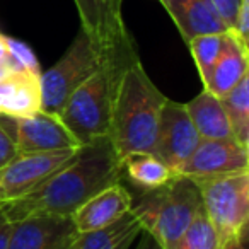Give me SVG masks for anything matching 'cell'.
I'll return each instance as SVG.
<instances>
[{"label": "cell", "mask_w": 249, "mask_h": 249, "mask_svg": "<svg viewBox=\"0 0 249 249\" xmlns=\"http://www.w3.org/2000/svg\"><path fill=\"white\" fill-rule=\"evenodd\" d=\"M123 178L121 157L109 137L80 145L75 157L45 181L38 190L2 203L12 222L35 213L72 215L89 198Z\"/></svg>", "instance_id": "cell-1"}, {"label": "cell", "mask_w": 249, "mask_h": 249, "mask_svg": "<svg viewBox=\"0 0 249 249\" xmlns=\"http://www.w3.org/2000/svg\"><path fill=\"white\" fill-rule=\"evenodd\" d=\"M167 97L154 86L140 60L128 63L118 80L109 140L118 156L154 152L160 109Z\"/></svg>", "instance_id": "cell-2"}, {"label": "cell", "mask_w": 249, "mask_h": 249, "mask_svg": "<svg viewBox=\"0 0 249 249\" xmlns=\"http://www.w3.org/2000/svg\"><path fill=\"white\" fill-rule=\"evenodd\" d=\"M201 208V196L195 179L179 174L164 186L142 191L139 201L132 203V212L142 229L162 249H174Z\"/></svg>", "instance_id": "cell-3"}, {"label": "cell", "mask_w": 249, "mask_h": 249, "mask_svg": "<svg viewBox=\"0 0 249 249\" xmlns=\"http://www.w3.org/2000/svg\"><path fill=\"white\" fill-rule=\"evenodd\" d=\"M126 65L128 63L106 60L94 75L73 90L56 114L80 145L109 137L114 94Z\"/></svg>", "instance_id": "cell-4"}, {"label": "cell", "mask_w": 249, "mask_h": 249, "mask_svg": "<svg viewBox=\"0 0 249 249\" xmlns=\"http://www.w3.org/2000/svg\"><path fill=\"white\" fill-rule=\"evenodd\" d=\"M201 207L217 232L220 249L244 248L249 218V171L193 178Z\"/></svg>", "instance_id": "cell-5"}, {"label": "cell", "mask_w": 249, "mask_h": 249, "mask_svg": "<svg viewBox=\"0 0 249 249\" xmlns=\"http://www.w3.org/2000/svg\"><path fill=\"white\" fill-rule=\"evenodd\" d=\"M106 58L80 28L62 58L39 75L41 111L58 114L72 92L103 67Z\"/></svg>", "instance_id": "cell-6"}, {"label": "cell", "mask_w": 249, "mask_h": 249, "mask_svg": "<svg viewBox=\"0 0 249 249\" xmlns=\"http://www.w3.org/2000/svg\"><path fill=\"white\" fill-rule=\"evenodd\" d=\"M2 128L9 133L18 154H45L79 149L80 143L56 114L38 111L33 116H0Z\"/></svg>", "instance_id": "cell-7"}, {"label": "cell", "mask_w": 249, "mask_h": 249, "mask_svg": "<svg viewBox=\"0 0 249 249\" xmlns=\"http://www.w3.org/2000/svg\"><path fill=\"white\" fill-rule=\"evenodd\" d=\"M79 149L45 154H22L0 169V205L38 190L48 178L75 157Z\"/></svg>", "instance_id": "cell-8"}, {"label": "cell", "mask_w": 249, "mask_h": 249, "mask_svg": "<svg viewBox=\"0 0 249 249\" xmlns=\"http://www.w3.org/2000/svg\"><path fill=\"white\" fill-rule=\"evenodd\" d=\"M200 140L184 104L167 99L160 109L152 156L162 160L178 174L179 167L198 147Z\"/></svg>", "instance_id": "cell-9"}, {"label": "cell", "mask_w": 249, "mask_h": 249, "mask_svg": "<svg viewBox=\"0 0 249 249\" xmlns=\"http://www.w3.org/2000/svg\"><path fill=\"white\" fill-rule=\"evenodd\" d=\"M82 29L106 60L130 63L137 60L132 39L123 22L113 19L107 0H73Z\"/></svg>", "instance_id": "cell-10"}, {"label": "cell", "mask_w": 249, "mask_h": 249, "mask_svg": "<svg viewBox=\"0 0 249 249\" xmlns=\"http://www.w3.org/2000/svg\"><path fill=\"white\" fill-rule=\"evenodd\" d=\"M77 234L70 215H28L14 222L7 249H69Z\"/></svg>", "instance_id": "cell-11"}, {"label": "cell", "mask_w": 249, "mask_h": 249, "mask_svg": "<svg viewBox=\"0 0 249 249\" xmlns=\"http://www.w3.org/2000/svg\"><path fill=\"white\" fill-rule=\"evenodd\" d=\"M249 166V149L235 139L200 140L178 174L186 178H208L237 173Z\"/></svg>", "instance_id": "cell-12"}, {"label": "cell", "mask_w": 249, "mask_h": 249, "mask_svg": "<svg viewBox=\"0 0 249 249\" xmlns=\"http://www.w3.org/2000/svg\"><path fill=\"white\" fill-rule=\"evenodd\" d=\"M132 203L133 198L130 191L121 183H114L80 205L70 218L77 232L97 231L114 224L128 213L132 210Z\"/></svg>", "instance_id": "cell-13"}, {"label": "cell", "mask_w": 249, "mask_h": 249, "mask_svg": "<svg viewBox=\"0 0 249 249\" xmlns=\"http://www.w3.org/2000/svg\"><path fill=\"white\" fill-rule=\"evenodd\" d=\"M159 2L169 12L186 43H190L196 36L229 31L224 21L208 4V0H159Z\"/></svg>", "instance_id": "cell-14"}, {"label": "cell", "mask_w": 249, "mask_h": 249, "mask_svg": "<svg viewBox=\"0 0 249 249\" xmlns=\"http://www.w3.org/2000/svg\"><path fill=\"white\" fill-rule=\"evenodd\" d=\"M41 73L11 72L0 80V116L26 118L41 111Z\"/></svg>", "instance_id": "cell-15"}, {"label": "cell", "mask_w": 249, "mask_h": 249, "mask_svg": "<svg viewBox=\"0 0 249 249\" xmlns=\"http://www.w3.org/2000/svg\"><path fill=\"white\" fill-rule=\"evenodd\" d=\"M248 58L249 50L235 38L234 33L227 31L222 52L212 69L205 89L215 97L222 99L237 86L242 77L248 75Z\"/></svg>", "instance_id": "cell-16"}, {"label": "cell", "mask_w": 249, "mask_h": 249, "mask_svg": "<svg viewBox=\"0 0 249 249\" xmlns=\"http://www.w3.org/2000/svg\"><path fill=\"white\" fill-rule=\"evenodd\" d=\"M184 107L201 140L234 139L227 113L220 99L210 94L207 89H203L190 103L184 104Z\"/></svg>", "instance_id": "cell-17"}, {"label": "cell", "mask_w": 249, "mask_h": 249, "mask_svg": "<svg viewBox=\"0 0 249 249\" xmlns=\"http://www.w3.org/2000/svg\"><path fill=\"white\" fill-rule=\"evenodd\" d=\"M142 225L132 210L104 229L79 232L69 249H130L142 234Z\"/></svg>", "instance_id": "cell-18"}, {"label": "cell", "mask_w": 249, "mask_h": 249, "mask_svg": "<svg viewBox=\"0 0 249 249\" xmlns=\"http://www.w3.org/2000/svg\"><path fill=\"white\" fill-rule=\"evenodd\" d=\"M121 164H123V176L128 178L130 183L142 191L160 188L178 176L162 160L149 152L130 154L121 159Z\"/></svg>", "instance_id": "cell-19"}, {"label": "cell", "mask_w": 249, "mask_h": 249, "mask_svg": "<svg viewBox=\"0 0 249 249\" xmlns=\"http://www.w3.org/2000/svg\"><path fill=\"white\" fill-rule=\"evenodd\" d=\"M229 123H231L232 135L239 143L248 147L249 142V77L244 75L239 84L220 99Z\"/></svg>", "instance_id": "cell-20"}, {"label": "cell", "mask_w": 249, "mask_h": 249, "mask_svg": "<svg viewBox=\"0 0 249 249\" xmlns=\"http://www.w3.org/2000/svg\"><path fill=\"white\" fill-rule=\"evenodd\" d=\"M225 33L196 36V38H193L188 43L203 84H207L208 77H210V73H212V69H213L215 62H217L218 55H220L222 46H224Z\"/></svg>", "instance_id": "cell-21"}, {"label": "cell", "mask_w": 249, "mask_h": 249, "mask_svg": "<svg viewBox=\"0 0 249 249\" xmlns=\"http://www.w3.org/2000/svg\"><path fill=\"white\" fill-rule=\"evenodd\" d=\"M174 249H220L217 232L201 208L186 227Z\"/></svg>", "instance_id": "cell-22"}, {"label": "cell", "mask_w": 249, "mask_h": 249, "mask_svg": "<svg viewBox=\"0 0 249 249\" xmlns=\"http://www.w3.org/2000/svg\"><path fill=\"white\" fill-rule=\"evenodd\" d=\"M5 43H7V60L12 72L41 73L39 62L36 58L35 52L26 43L14 38H7V36H5Z\"/></svg>", "instance_id": "cell-23"}, {"label": "cell", "mask_w": 249, "mask_h": 249, "mask_svg": "<svg viewBox=\"0 0 249 249\" xmlns=\"http://www.w3.org/2000/svg\"><path fill=\"white\" fill-rule=\"evenodd\" d=\"M208 4L212 5V9L217 12V16L224 21V24L231 31L235 24L241 0H208Z\"/></svg>", "instance_id": "cell-24"}, {"label": "cell", "mask_w": 249, "mask_h": 249, "mask_svg": "<svg viewBox=\"0 0 249 249\" xmlns=\"http://www.w3.org/2000/svg\"><path fill=\"white\" fill-rule=\"evenodd\" d=\"M231 31L249 50V0H241L237 18H235V24Z\"/></svg>", "instance_id": "cell-25"}, {"label": "cell", "mask_w": 249, "mask_h": 249, "mask_svg": "<svg viewBox=\"0 0 249 249\" xmlns=\"http://www.w3.org/2000/svg\"><path fill=\"white\" fill-rule=\"evenodd\" d=\"M18 149H16L14 142L12 139L9 137V133L2 128V124H0V169L2 167L7 166L11 160H14L18 157Z\"/></svg>", "instance_id": "cell-26"}, {"label": "cell", "mask_w": 249, "mask_h": 249, "mask_svg": "<svg viewBox=\"0 0 249 249\" xmlns=\"http://www.w3.org/2000/svg\"><path fill=\"white\" fill-rule=\"evenodd\" d=\"M12 225H14V222L5 215L4 208H2V205H0V249L9 248V241H11V234H12Z\"/></svg>", "instance_id": "cell-27"}, {"label": "cell", "mask_w": 249, "mask_h": 249, "mask_svg": "<svg viewBox=\"0 0 249 249\" xmlns=\"http://www.w3.org/2000/svg\"><path fill=\"white\" fill-rule=\"evenodd\" d=\"M139 244H137L135 249H162L159 246V242L156 241V239L152 237V235L149 234V232L142 231V234L139 235Z\"/></svg>", "instance_id": "cell-28"}, {"label": "cell", "mask_w": 249, "mask_h": 249, "mask_svg": "<svg viewBox=\"0 0 249 249\" xmlns=\"http://www.w3.org/2000/svg\"><path fill=\"white\" fill-rule=\"evenodd\" d=\"M121 4H123V0H107V7H109L111 16L118 22H123V18H121Z\"/></svg>", "instance_id": "cell-29"}, {"label": "cell", "mask_w": 249, "mask_h": 249, "mask_svg": "<svg viewBox=\"0 0 249 249\" xmlns=\"http://www.w3.org/2000/svg\"><path fill=\"white\" fill-rule=\"evenodd\" d=\"M11 72H12V69H11V65H9V60L0 62V80H4Z\"/></svg>", "instance_id": "cell-30"}, {"label": "cell", "mask_w": 249, "mask_h": 249, "mask_svg": "<svg viewBox=\"0 0 249 249\" xmlns=\"http://www.w3.org/2000/svg\"><path fill=\"white\" fill-rule=\"evenodd\" d=\"M241 249H244V248H241Z\"/></svg>", "instance_id": "cell-31"}]
</instances>
